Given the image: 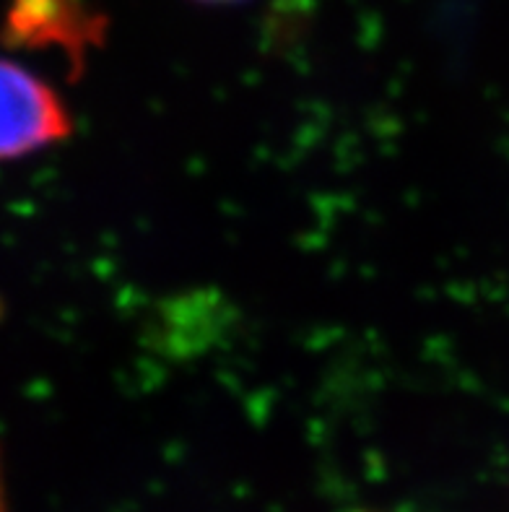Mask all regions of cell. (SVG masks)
Segmentation results:
<instances>
[{"mask_svg":"<svg viewBox=\"0 0 509 512\" xmlns=\"http://www.w3.org/2000/svg\"><path fill=\"white\" fill-rule=\"evenodd\" d=\"M3 159H24L71 136V115L39 76L16 60L3 63Z\"/></svg>","mask_w":509,"mask_h":512,"instance_id":"obj_1","label":"cell"},{"mask_svg":"<svg viewBox=\"0 0 509 512\" xmlns=\"http://www.w3.org/2000/svg\"><path fill=\"white\" fill-rule=\"evenodd\" d=\"M198 3H208V6H226V3H237V0H198Z\"/></svg>","mask_w":509,"mask_h":512,"instance_id":"obj_3","label":"cell"},{"mask_svg":"<svg viewBox=\"0 0 509 512\" xmlns=\"http://www.w3.org/2000/svg\"><path fill=\"white\" fill-rule=\"evenodd\" d=\"M104 34V21L84 0H13L6 37L16 47H60L81 60Z\"/></svg>","mask_w":509,"mask_h":512,"instance_id":"obj_2","label":"cell"}]
</instances>
